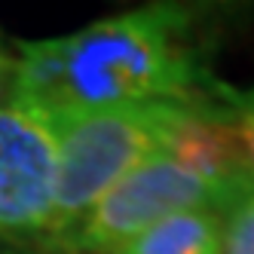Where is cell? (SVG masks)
I'll return each instance as SVG.
<instances>
[{
  "label": "cell",
  "mask_w": 254,
  "mask_h": 254,
  "mask_svg": "<svg viewBox=\"0 0 254 254\" xmlns=\"http://www.w3.org/2000/svg\"><path fill=\"white\" fill-rule=\"evenodd\" d=\"M227 95V111L230 123L236 132V144H239V156L248 175H254V92H233V89L221 86Z\"/></svg>",
  "instance_id": "obj_7"
},
{
  "label": "cell",
  "mask_w": 254,
  "mask_h": 254,
  "mask_svg": "<svg viewBox=\"0 0 254 254\" xmlns=\"http://www.w3.org/2000/svg\"><path fill=\"white\" fill-rule=\"evenodd\" d=\"M59 141L49 117L28 101L0 104V245L43 242L52 227Z\"/></svg>",
  "instance_id": "obj_4"
},
{
  "label": "cell",
  "mask_w": 254,
  "mask_h": 254,
  "mask_svg": "<svg viewBox=\"0 0 254 254\" xmlns=\"http://www.w3.org/2000/svg\"><path fill=\"white\" fill-rule=\"evenodd\" d=\"M111 254H224V217L214 208L175 211Z\"/></svg>",
  "instance_id": "obj_5"
},
{
  "label": "cell",
  "mask_w": 254,
  "mask_h": 254,
  "mask_svg": "<svg viewBox=\"0 0 254 254\" xmlns=\"http://www.w3.org/2000/svg\"><path fill=\"white\" fill-rule=\"evenodd\" d=\"M248 181L214 184V181L190 172L169 153H153L138 169L107 190L80 221L56 242H43L59 254H111L123 242L153 227L156 221L187 208H214L224 211L227 202Z\"/></svg>",
  "instance_id": "obj_3"
},
{
  "label": "cell",
  "mask_w": 254,
  "mask_h": 254,
  "mask_svg": "<svg viewBox=\"0 0 254 254\" xmlns=\"http://www.w3.org/2000/svg\"><path fill=\"white\" fill-rule=\"evenodd\" d=\"M184 104L187 101L132 104L70 114L52 123L59 141V184L52 227L43 242L64 236L117 181L166 147Z\"/></svg>",
  "instance_id": "obj_2"
},
{
  "label": "cell",
  "mask_w": 254,
  "mask_h": 254,
  "mask_svg": "<svg viewBox=\"0 0 254 254\" xmlns=\"http://www.w3.org/2000/svg\"><path fill=\"white\" fill-rule=\"evenodd\" d=\"M224 217V254H254V175L236 190L221 211Z\"/></svg>",
  "instance_id": "obj_6"
},
{
  "label": "cell",
  "mask_w": 254,
  "mask_h": 254,
  "mask_svg": "<svg viewBox=\"0 0 254 254\" xmlns=\"http://www.w3.org/2000/svg\"><path fill=\"white\" fill-rule=\"evenodd\" d=\"M184 28V9L159 3L59 37V98L49 123L111 107L193 101L199 70Z\"/></svg>",
  "instance_id": "obj_1"
},
{
  "label": "cell",
  "mask_w": 254,
  "mask_h": 254,
  "mask_svg": "<svg viewBox=\"0 0 254 254\" xmlns=\"http://www.w3.org/2000/svg\"><path fill=\"white\" fill-rule=\"evenodd\" d=\"M0 254H59V251L46 248L43 242H31V245H0Z\"/></svg>",
  "instance_id": "obj_9"
},
{
  "label": "cell",
  "mask_w": 254,
  "mask_h": 254,
  "mask_svg": "<svg viewBox=\"0 0 254 254\" xmlns=\"http://www.w3.org/2000/svg\"><path fill=\"white\" fill-rule=\"evenodd\" d=\"M12 70H15V62H9L3 52H0V104L9 98V89H12Z\"/></svg>",
  "instance_id": "obj_8"
}]
</instances>
